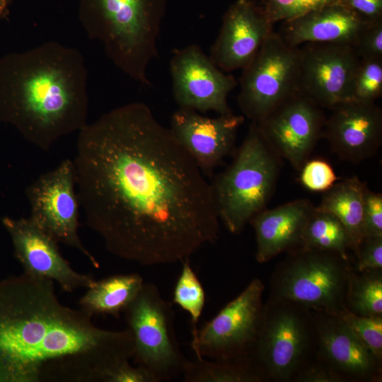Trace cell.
<instances>
[{"label": "cell", "instance_id": "6da1fadb", "mask_svg": "<svg viewBox=\"0 0 382 382\" xmlns=\"http://www.w3.org/2000/svg\"><path fill=\"white\" fill-rule=\"evenodd\" d=\"M73 162L86 224L111 254L142 266L173 264L218 238L212 185L146 104L87 123Z\"/></svg>", "mask_w": 382, "mask_h": 382}, {"label": "cell", "instance_id": "7a4b0ae2", "mask_svg": "<svg viewBox=\"0 0 382 382\" xmlns=\"http://www.w3.org/2000/svg\"><path fill=\"white\" fill-rule=\"evenodd\" d=\"M91 318L63 304L52 280L23 273L0 283V381H105L132 359L133 337Z\"/></svg>", "mask_w": 382, "mask_h": 382}, {"label": "cell", "instance_id": "3957f363", "mask_svg": "<svg viewBox=\"0 0 382 382\" xmlns=\"http://www.w3.org/2000/svg\"><path fill=\"white\" fill-rule=\"evenodd\" d=\"M88 70L76 49L51 41L0 58V122L48 151L88 122Z\"/></svg>", "mask_w": 382, "mask_h": 382}, {"label": "cell", "instance_id": "277c9868", "mask_svg": "<svg viewBox=\"0 0 382 382\" xmlns=\"http://www.w3.org/2000/svg\"><path fill=\"white\" fill-rule=\"evenodd\" d=\"M167 0H79V18L120 71L151 86L148 69L158 54Z\"/></svg>", "mask_w": 382, "mask_h": 382}, {"label": "cell", "instance_id": "5b68a950", "mask_svg": "<svg viewBox=\"0 0 382 382\" xmlns=\"http://www.w3.org/2000/svg\"><path fill=\"white\" fill-rule=\"evenodd\" d=\"M281 167L282 157L257 123L252 122L232 163L211 184L219 220L229 232L241 233L265 209Z\"/></svg>", "mask_w": 382, "mask_h": 382}, {"label": "cell", "instance_id": "8992f818", "mask_svg": "<svg viewBox=\"0 0 382 382\" xmlns=\"http://www.w3.org/2000/svg\"><path fill=\"white\" fill-rule=\"evenodd\" d=\"M289 253L272 276L270 301L336 316L347 309L353 274L349 260L317 250L301 248Z\"/></svg>", "mask_w": 382, "mask_h": 382}, {"label": "cell", "instance_id": "52a82bcc", "mask_svg": "<svg viewBox=\"0 0 382 382\" xmlns=\"http://www.w3.org/2000/svg\"><path fill=\"white\" fill-rule=\"evenodd\" d=\"M133 337L132 359L146 369L155 382L183 374L187 359L181 352L174 330V312L158 287L144 283L124 311Z\"/></svg>", "mask_w": 382, "mask_h": 382}, {"label": "cell", "instance_id": "ba28073f", "mask_svg": "<svg viewBox=\"0 0 382 382\" xmlns=\"http://www.w3.org/2000/svg\"><path fill=\"white\" fill-rule=\"evenodd\" d=\"M264 288L259 279H253L212 320L192 332L191 347L197 359L251 364L263 320Z\"/></svg>", "mask_w": 382, "mask_h": 382}, {"label": "cell", "instance_id": "9c48e42d", "mask_svg": "<svg viewBox=\"0 0 382 382\" xmlns=\"http://www.w3.org/2000/svg\"><path fill=\"white\" fill-rule=\"evenodd\" d=\"M299 47L274 31L243 70L238 104L244 117L259 122L298 93Z\"/></svg>", "mask_w": 382, "mask_h": 382}, {"label": "cell", "instance_id": "30bf717a", "mask_svg": "<svg viewBox=\"0 0 382 382\" xmlns=\"http://www.w3.org/2000/svg\"><path fill=\"white\" fill-rule=\"evenodd\" d=\"M307 309L296 304L269 301L250 357L265 379L286 381L301 368L311 341Z\"/></svg>", "mask_w": 382, "mask_h": 382}, {"label": "cell", "instance_id": "8fae6325", "mask_svg": "<svg viewBox=\"0 0 382 382\" xmlns=\"http://www.w3.org/2000/svg\"><path fill=\"white\" fill-rule=\"evenodd\" d=\"M75 187L74 162L65 159L26 187L29 218L57 243L79 250L95 267H98L97 260L79 236L80 206Z\"/></svg>", "mask_w": 382, "mask_h": 382}, {"label": "cell", "instance_id": "7c38bea8", "mask_svg": "<svg viewBox=\"0 0 382 382\" xmlns=\"http://www.w3.org/2000/svg\"><path fill=\"white\" fill-rule=\"evenodd\" d=\"M298 93L332 109L352 100V86L360 58L351 45L306 43L299 48Z\"/></svg>", "mask_w": 382, "mask_h": 382}, {"label": "cell", "instance_id": "4fadbf2b", "mask_svg": "<svg viewBox=\"0 0 382 382\" xmlns=\"http://www.w3.org/2000/svg\"><path fill=\"white\" fill-rule=\"evenodd\" d=\"M170 73L173 98L180 108L219 115L232 112L227 98L237 81L215 65L198 45L176 50Z\"/></svg>", "mask_w": 382, "mask_h": 382}, {"label": "cell", "instance_id": "5bb4252c", "mask_svg": "<svg viewBox=\"0 0 382 382\" xmlns=\"http://www.w3.org/2000/svg\"><path fill=\"white\" fill-rule=\"evenodd\" d=\"M325 120L321 107L297 93L257 123L282 158L300 170L322 138Z\"/></svg>", "mask_w": 382, "mask_h": 382}, {"label": "cell", "instance_id": "9a60e30c", "mask_svg": "<svg viewBox=\"0 0 382 382\" xmlns=\"http://www.w3.org/2000/svg\"><path fill=\"white\" fill-rule=\"evenodd\" d=\"M2 224L11 236L24 274L52 280L67 292L87 289L95 282L92 277L74 270L59 253L58 243L29 217L6 216Z\"/></svg>", "mask_w": 382, "mask_h": 382}, {"label": "cell", "instance_id": "2e32d148", "mask_svg": "<svg viewBox=\"0 0 382 382\" xmlns=\"http://www.w3.org/2000/svg\"><path fill=\"white\" fill-rule=\"evenodd\" d=\"M272 32L273 23L262 6L237 0L224 13L209 57L224 72L243 69Z\"/></svg>", "mask_w": 382, "mask_h": 382}, {"label": "cell", "instance_id": "e0dca14e", "mask_svg": "<svg viewBox=\"0 0 382 382\" xmlns=\"http://www.w3.org/2000/svg\"><path fill=\"white\" fill-rule=\"evenodd\" d=\"M245 117L233 112L205 117L184 108L170 119L172 133L204 175H210L226 156L233 154L238 131Z\"/></svg>", "mask_w": 382, "mask_h": 382}, {"label": "cell", "instance_id": "ac0fdd59", "mask_svg": "<svg viewBox=\"0 0 382 382\" xmlns=\"http://www.w3.org/2000/svg\"><path fill=\"white\" fill-rule=\"evenodd\" d=\"M330 110L322 137L339 158L358 163L377 152L382 141V110L378 105L349 100Z\"/></svg>", "mask_w": 382, "mask_h": 382}, {"label": "cell", "instance_id": "d6986e66", "mask_svg": "<svg viewBox=\"0 0 382 382\" xmlns=\"http://www.w3.org/2000/svg\"><path fill=\"white\" fill-rule=\"evenodd\" d=\"M318 313L315 330L321 360L349 379H379L381 361L340 317Z\"/></svg>", "mask_w": 382, "mask_h": 382}, {"label": "cell", "instance_id": "ffe728a7", "mask_svg": "<svg viewBox=\"0 0 382 382\" xmlns=\"http://www.w3.org/2000/svg\"><path fill=\"white\" fill-rule=\"evenodd\" d=\"M314 207L310 200L299 199L255 214L249 223L256 235L257 261L266 262L281 253L302 248L303 233Z\"/></svg>", "mask_w": 382, "mask_h": 382}, {"label": "cell", "instance_id": "44dd1931", "mask_svg": "<svg viewBox=\"0 0 382 382\" xmlns=\"http://www.w3.org/2000/svg\"><path fill=\"white\" fill-rule=\"evenodd\" d=\"M369 21L349 8L335 1L284 22L282 34L291 46L306 43H334L353 45Z\"/></svg>", "mask_w": 382, "mask_h": 382}, {"label": "cell", "instance_id": "7402d4cb", "mask_svg": "<svg viewBox=\"0 0 382 382\" xmlns=\"http://www.w3.org/2000/svg\"><path fill=\"white\" fill-rule=\"evenodd\" d=\"M144 279L137 273L116 274L95 280L80 299L81 309L87 314L118 318L141 289Z\"/></svg>", "mask_w": 382, "mask_h": 382}, {"label": "cell", "instance_id": "603a6c76", "mask_svg": "<svg viewBox=\"0 0 382 382\" xmlns=\"http://www.w3.org/2000/svg\"><path fill=\"white\" fill-rule=\"evenodd\" d=\"M366 187L357 176L342 180L323 192L318 206L342 224L352 241L354 253L364 237L363 205Z\"/></svg>", "mask_w": 382, "mask_h": 382}, {"label": "cell", "instance_id": "cb8c5ba5", "mask_svg": "<svg viewBox=\"0 0 382 382\" xmlns=\"http://www.w3.org/2000/svg\"><path fill=\"white\" fill-rule=\"evenodd\" d=\"M302 248L329 251L349 260L352 250L350 237L342 224L332 214L315 207L306 224Z\"/></svg>", "mask_w": 382, "mask_h": 382}, {"label": "cell", "instance_id": "d4e9b609", "mask_svg": "<svg viewBox=\"0 0 382 382\" xmlns=\"http://www.w3.org/2000/svg\"><path fill=\"white\" fill-rule=\"evenodd\" d=\"M183 375L186 382H260L265 381L251 364L208 361L204 358L186 362Z\"/></svg>", "mask_w": 382, "mask_h": 382}, {"label": "cell", "instance_id": "484cf974", "mask_svg": "<svg viewBox=\"0 0 382 382\" xmlns=\"http://www.w3.org/2000/svg\"><path fill=\"white\" fill-rule=\"evenodd\" d=\"M353 272L347 307L352 313L363 317L382 316L381 270Z\"/></svg>", "mask_w": 382, "mask_h": 382}, {"label": "cell", "instance_id": "4316f807", "mask_svg": "<svg viewBox=\"0 0 382 382\" xmlns=\"http://www.w3.org/2000/svg\"><path fill=\"white\" fill-rule=\"evenodd\" d=\"M183 267L173 290V302L187 311L191 318L192 332L197 329L205 303V292L189 259L183 262Z\"/></svg>", "mask_w": 382, "mask_h": 382}, {"label": "cell", "instance_id": "83f0119b", "mask_svg": "<svg viewBox=\"0 0 382 382\" xmlns=\"http://www.w3.org/2000/svg\"><path fill=\"white\" fill-rule=\"evenodd\" d=\"M382 95V59H360L352 86V100L375 103Z\"/></svg>", "mask_w": 382, "mask_h": 382}, {"label": "cell", "instance_id": "f1b7e54d", "mask_svg": "<svg viewBox=\"0 0 382 382\" xmlns=\"http://www.w3.org/2000/svg\"><path fill=\"white\" fill-rule=\"evenodd\" d=\"M337 316L351 328L361 342L381 361L382 316H359L352 313L348 309L340 313Z\"/></svg>", "mask_w": 382, "mask_h": 382}, {"label": "cell", "instance_id": "f546056e", "mask_svg": "<svg viewBox=\"0 0 382 382\" xmlns=\"http://www.w3.org/2000/svg\"><path fill=\"white\" fill-rule=\"evenodd\" d=\"M338 0H266L262 6L274 24L288 21Z\"/></svg>", "mask_w": 382, "mask_h": 382}, {"label": "cell", "instance_id": "4dcf8cb0", "mask_svg": "<svg viewBox=\"0 0 382 382\" xmlns=\"http://www.w3.org/2000/svg\"><path fill=\"white\" fill-rule=\"evenodd\" d=\"M300 170L301 183L313 192H324L337 180L332 166L323 159L308 160Z\"/></svg>", "mask_w": 382, "mask_h": 382}, {"label": "cell", "instance_id": "1f68e13d", "mask_svg": "<svg viewBox=\"0 0 382 382\" xmlns=\"http://www.w3.org/2000/svg\"><path fill=\"white\" fill-rule=\"evenodd\" d=\"M352 46L360 59H382V21L367 23Z\"/></svg>", "mask_w": 382, "mask_h": 382}, {"label": "cell", "instance_id": "d6a6232c", "mask_svg": "<svg viewBox=\"0 0 382 382\" xmlns=\"http://www.w3.org/2000/svg\"><path fill=\"white\" fill-rule=\"evenodd\" d=\"M357 272L382 268V236H364L354 252Z\"/></svg>", "mask_w": 382, "mask_h": 382}, {"label": "cell", "instance_id": "836d02e7", "mask_svg": "<svg viewBox=\"0 0 382 382\" xmlns=\"http://www.w3.org/2000/svg\"><path fill=\"white\" fill-rule=\"evenodd\" d=\"M364 236H382V195L367 187L364 194Z\"/></svg>", "mask_w": 382, "mask_h": 382}, {"label": "cell", "instance_id": "e575fe53", "mask_svg": "<svg viewBox=\"0 0 382 382\" xmlns=\"http://www.w3.org/2000/svg\"><path fill=\"white\" fill-rule=\"evenodd\" d=\"M293 379L299 382H344L349 378L325 365L301 368Z\"/></svg>", "mask_w": 382, "mask_h": 382}, {"label": "cell", "instance_id": "d590c367", "mask_svg": "<svg viewBox=\"0 0 382 382\" xmlns=\"http://www.w3.org/2000/svg\"><path fill=\"white\" fill-rule=\"evenodd\" d=\"M105 382H155L150 373L144 367L132 366L126 361L113 369Z\"/></svg>", "mask_w": 382, "mask_h": 382}, {"label": "cell", "instance_id": "8d00e7d4", "mask_svg": "<svg viewBox=\"0 0 382 382\" xmlns=\"http://www.w3.org/2000/svg\"><path fill=\"white\" fill-rule=\"evenodd\" d=\"M369 22L382 21V0H339Z\"/></svg>", "mask_w": 382, "mask_h": 382}, {"label": "cell", "instance_id": "74e56055", "mask_svg": "<svg viewBox=\"0 0 382 382\" xmlns=\"http://www.w3.org/2000/svg\"><path fill=\"white\" fill-rule=\"evenodd\" d=\"M8 0H0V18L3 16L8 6Z\"/></svg>", "mask_w": 382, "mask_h": 382}]
</instances>
